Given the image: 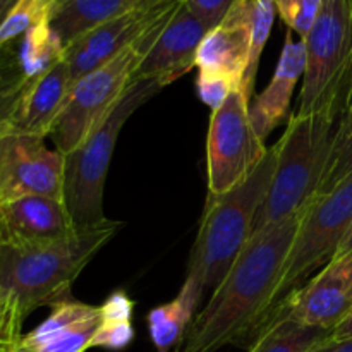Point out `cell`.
Returning a JSON list of instances; mask_svg holds the SVG:
<instances>
[{"label":"cell","instance_id":"obj_1","mask_svg":"<svg viewBox=\"0 0 352 352\" xmlns=\"http://www.w3.org/2000/svg\"><path fill=\"white\" fill-rule=\"evenodd\" d=\"M305 212L250 237L174 352H215L226 346L250 351L254 346L270 315L275 291Z\"/></svg>","mask_w":352,"mask_h":352},{"label":"cell","instance_id":"obj_2","mask_svg":"<svg viewBox=\"0 0 352 352\" xmlns=\"http://www.w3.org/2000/svg\"><path fill=\"white\" fill-rule=\"evenodd\" d=\"M274 168L275 148L272 146L239 186L206 198L184 280L199 302L217 291L253 236L254 220L267 198Z\"/></svg>","mask_w":352,"mask_h":352},{"label":"cell","instance_id":"obj_3","mask_svg":"<svg viewBox=\"0 0 352 352\" xmlns=\"http://www.w3.org/2000/svg\"><path fill=\"white\" fill-rule=\"evenodd\" d=\"M120 227L110 222L34 246L0 244V299L16 305L24 318L38 308L67 301L76 278Z\"/></svg>","mask_w":352,"mask_h":352},{"label":"cell","instance_id":"obj_4","mask_svg":"<svg viewBox=\"0 0 352 352\" xmlns=\"http://www.w3.org/2000/svg\"><path fill=\"white\" fill-rule=\"evenodd\" d=\"M339 116L325 109L289 119L274 144L275 168L267 198L258 210L253 234L305 212L320 195L329 167Z\"/></svg>","mask_w":352,"mask_h":352},{"label":"cell","instance_id":"obj_5","mask_svg":"<svg viewBox=\"0 0 352 352\" xmlns=\"http://www.w3.org/2000/svg\"><path fill=\"white\" fill-rule=\"evenodd\" d=\"M160 89L155 82L134 81L112 112L71 153L64 155V203L78 229L112 222L103 212V191L117 138L129 117Z\"/></svg>","mask_w":352,"mask_h":352},{"label":"cell","instance_id":"obj_6","mask_svg":"<svg viewBox=\"0 0 352 352\" xmlns=\"http://www.w3.org/2000/svg\"><path fill=\"white\" fill-rule=\"evenodd\" d=\"M167 24L164 23L148 31L116 57L74 82L67 105L50 133L58 153H71L112 112L126 89L134 82L138 67Z\"/></svg>","mask_w":352,"mask_h":352},{"label":"cell","instance_id":"obj_7","mask_svg":"<svg viewBox=\"0 0 352 352\" xmlns=\"http://www.w3.org/2000/svg\"><path fill=\"white\" fill-rule=\"evenodd\" d=\"M306 67L298 113L330 109L342 113V93L352 65V0H323L305 38Z\"/></svg>","mask_w":352,"mask_h":352},{"label":"cell","instance_id":"obj_8","mask_svg":"<svg viewBox=\"0 0 352 352\" xmlns=\"http://www.w3.org/2000/svg\"><path fill=\"white\" fill-rule=\"evenodd\" d=\"M351 226L352 172L336 188L325 195H320L302 215L275 291L270 315L291 292L301 287L302 282L313 272L332 261L337 248L340 246Z\"/></svg>","mask_w":352,"mask_h":352},{"label":"cell","instance_id":"obj_9","mask_svg":"<svg viewBox=\"0 0 352 352\" xmlns=\"http://www.w3.org/2000/svg\"><path fill=\"white\" fill-rule=\"evenodd\" d=\"M250 103L239 88L212 112L206 138L208 195H222L239 186L267 155L268 148L251 126Z\"/></svg>","mask_w":352,"mask_h":352},{"label":"cell","instance_id":"obj_10","mask_svg":"<svg viewBox=\"0 0 352 352\" xmlns=\"http://www.w3.org/2000/svg\"><path fill=\"white\" fill-rule=\"evenodd\" d=\"M182 6L184 0H138L129 10L72 41L64 55L72 82L116 57L153 28L168 23Z\"/></svg>","mask_w":352,"mask_h":352},{"label":"cell","instance_id":"obj_11","mask_svg":"<svg viewBox=\"0 0 352 352\" xmlns=\"http://www.w3.org/2000/svg\"><path fill=\"white\" fill-rule=\"evenodd\" d=\"M64 199V155L43 138L7 131L0 138V205L23 196Z\"/></svg>","mask_w":352,"mask_h":352},{"label":"cell","instance_id":"obj_12","mask_svg":"<svg viewBox=\"0 0 352 352\" xmlns=\"http://www.w3.org/2000/svg\"><path fill=\"white\" fill-rule=\"evenodd\" d=\"M351 309L352 256L327 263L320 274L291 292L274 311H282L305 325L333 332Z\"/></svg>","mask_w":352,"mask_h":352},{"label":"cell","instance_id":"obj_13","mask_svg":"<svg viewBox=\"0 0 352 352\" xmlns=\"http://www.w3.org/2000/svg\"><path fill=\"white\" fill-rule=\"evenodd\" d=\"M78 230L64 199L34 195L0 205V244L6 246L57 243Z\"/></svg>","mask_w":352,"mask_h":352},{"label":"cell","instance_id":"obj_14","mask_svg":"<svg viewBox=\"0 0 352 352\" xmlns=\"http://www.w3.org/2000/svg\"><path fill=\"white\" fill-rule=\"evenodd\" d=\"M208 31V26L182 6L143 58L134 74V81L155 82L165 88L188 74L196 67L198 48Z\"/></svg>","mask_w":352,"mask_h":352},{"label":"cell","instance_id":"obj_15","mask_svg":"<svg viewBox=\"0 0 352 352\" xmlns=\"http://www.w3.org/2000/svg\"><path fill=\"white\" fill-rule=\"evenodd\" d=\"M254 0H236L219 26L203 38L196 55L198 72L222 74L243 88L251 48Z\"/></svg>","mask_w":352,"mask_h":352},{"label":"cell","instance_id":"obj_16","mask_svg":"<svg viewBox=\"0 0 352 352\" xmlns=\"http://www.w3.org/2000/svg\"><path fill=\"white\" fill-rule=\"evenodd\" d=\"M102 323V308L74 298L50 306V315L23 336L12 352H86Z\"/></svg>","mask_w":352,"mask_h":352},{"label":"cell","instance_id":"obj_17","mask_svg":"<svg viewBox=\"0 0 352 352\" xmlns=\"http://www.w3.org/2000/svg\"><path fill=\"white\" fill-rule=\"evenodd\" d=\"M72 86L74 82L65 57L43 74L30 79L17 103L9 131L43 140L50 136L67 105Z\"/></svg>","mask_w":352,"mask_h":352},{"label":"cell","instance_id":"obj_18","mask_svg":"<svg viewBox=\"0 0 352 352\" xmlns=\"http://www.w3.org/2000/svg\"><path fill=\"white\" fill-rule=\"evenodd\" d=\"M306 47L299 38L292 40V31H287L280 58L267 88L250 103V119L254 133L261 143L267 141L272 131L287 119L292 93L299 79L305 76Z\"/></svg>","mask_w":352,"mask_h":352},{"label":"cell","instance_id":"obj_19","mask_svg":"<svg viewBox=\"0 0 352 352\" xmlns=\"http://www.w3.org/2000/svg\"><path fill=\"white\" fill-rule=\"evenodd\" d=\"M138 0H60L52 12L50 24L64 47L107 21L120 16Z\"/></svg>","mask_w":352,"mask_h":352},{"label":"cell","instance_id":"obj_20","mask_svg":"<svg viewBox=\"0 0 352 352\" xmlns=\"http://www.w3.org/2000/svg\"><path fill=\"white\" fill-rule=\"evenodd\" d=\"M201 302L182 284L181 291L172 301L157 306L146 315L148 333L157 352H170L177 349L186 337L189 325L198 315Z\"/></svg>","mask_w":352,"mask_h":352},{"label":"cell","instance_id":"obj_21","mask_svg":"<svg viewBox=\"0 0 352 352\" xmlns=\"http://www.w3.org/2000/svg\"><path fill=\"white\" fill-rule=\"evenodd\" d=\"M332 337V330L309 327L274 311L251 352H313Z\"/></svg>","mask_w":352,"mask_h":352},{"label":"cell","instance_id":"obj_22","mask_svg":"<svg viewBox=\"0 0 352 352\" xmlns=\"http://www.w3.org/2000/svg\"><path fill=\"white\" fill-rule=\"evenodd\" d=\"M102 323L91 340V349L122 351L133 342L134 301L124 291H116L102 306Z\"/></svg>","mask_w":352,"mask_h":352},{"label":"cell","instance_id":"obj_23","mask_svg":"<svg viewBox=\"0 0 352 352\" xmlns=\"http://www.w3.org/2000/svg\"><path fill=\"white\" fill-rule=\"evenodd\" d=\"M64 55V43L52 28L50 19H47L31 28L23 36L17 65L28 79H33L62 60Z\"/></svg>","mask_w":352,"mask_h":352},{"label":"cell","instance_id":"obj_24","mask_svg":"<svg viewBox=\"0 0 352 352\" xmlns=\"http://www.w3.org/2000/svg\"><path fill=\"white\" fill-rule=\"evenodd\" d=\"M352 172V93L347 98L344 112L337 122L336 136H333L332 153H330L329 167L323 177L320 195H325L336 188L340 181ZM318 195V196H320Z\"/></svg>","mask_w":352,"mask_h":352},{"label":"cell","instance_id":"obj_25","mask_svg":"<svg viewBox=\"0 0 352 352\" xmlns=\"http://www.w3.org/2000/svg\"><path fill=\"white\" fill-rule=\"evenodd\" d=\"M55 6L57 0H17L0 24V50L23 38L38 23L52 19Z\"/></svg>","mask_w":352,"mask_h":352},{"label":"cell","instance_id":"obj_26","mask_svg":"<svg viewBox=\"0 0 352 352\" xmlns=\"http://www.w3.org/2000/svg\"><path fill=\"white\" fill-rule=\"evenodd\" d=\"M275 16H277V7H275L274 0H254L250 60H248V69L243 85V91L250 102L254 93V85H256V74L258 67H260L261 54H263L265 45H267L268 36H270Z\"/></svg>","mask_w":352,"mask_h":352},{"label":"cell","instance_id":"obj_27","mask_svg":"<svg viewBox=\"0 0 352 352\" xmlns=\"http://www.w3.org/2000/svg\"><path fill=\"white\" fill-rule=\"evenodd\" d=\"M274 2L280 19L287 24L292 33H298L301 40L308 36L323 7V0H274Z\"/></svg>","mask_w":352,"mask_h":352},{"label":"cell","instance_id":"obj_28","mask_svg":"<svg viewBox=\"0 0 352 352\" xmlns=\"http://www.w3.org/2000/svg\"><path fill=\"white\" fill-rule=\"evenodd\" d=\"M30 79L21 72L19 65L16 71L0 72V138L9 131L16 107Z\"/></svg>","mask_w":352,"mask_h":352},{"label":"cell","instance_id":"obj_29","mask_svg":"<svg viewBox=\"0 0 352 352\" xmlns=\"http://www.w3.org/2000/svg\"><path fill=\"white\" fill-rule=\"evenodd\" d=\"M234 89L239 88L234 85V81L226 78V76L212 74V72H198V78H196V91H198L199 100L208 109H212V112L223 105V102L229 98V95Z\"/></svg>","mask_w":352,"mask_h":352},{"label":"cell","instance_id":"obj_30","mask_svg":"<svg viewBox=\"0 0 352 352\" xmlns=\"http://www.w3.org/2000/svg\"><path fill=\"white\" fill-rule=\"evenodd\" d=\"M23 313L10 301L0 299V352H12L23 337Z\"/></svg>","mask_w":352,"mask_h":352},{"label":"cell","instance_id":"obj_31","mask_svg":"<svg viewBox=\"0 0 352 352\" xmlns=\"http://www.w3.org/2000/svg\"><path fill=\"white\" fill-rule=\"evenodd\" d=\"M236 0H184V7L210 30L219 26Z\"/></svg>","mask_w":352,"mask_h":352},{"label":"cell","instance_id":"obj_32","mask_svg":"<svg viewBox=\"0 0 352 352\" xmlns=\"http://www.w3.org/2000/svg\"><path fill=\"white\" fill-rule=\"evenodd\" d=\"M313 352H352V339L332 340L329 339Z\"/></svg>","mask_w":352,"mask_h":352},{"label":"cell","instance_id":"obj_33","mask_svg":"<svg viewBox=\"0 0 352 352\" xmlns=\"http://www.w3.org/2000/svg\"><path fill=\"white\" fill-rule=\"evenodd\" d=\"M332 340H346V339H352V309L349 311V315L339 323V325L333 329Z\"/></svg>","mask_w":352,"mask_h":352},{"label":"cell","instance_id":"obj_34","mask_svg":"<svg viewBox=\"0 0 352 352\" xmlns=\"http://www.w3.org/2000/svg\"><path fill=\"white\" fill-rule=\"evenodd\" d=\"M352 256V226L351 229L347 230L346 237L342 239L340 246L337 248L336 254H333L332 260H342V258H351Z\"/></svg>","mask_w":352,"mask_h":352},{"label":"cell","instance_id":"obj_35","mask_svg":"<svg viewBox=\"0 0 352 352\" xmlns=\"http://www.w3.org/2000/svg\"><path fill=\"white\" fill-rule=\"evenodd\" d=\"M17 0H0V24L3 23V19L7 17V14L12 10V7L16 6Z\"/></svg>","mask_w":352,"mask_h":352},{"label":"cell","instance_id":"obj_36","mask_svg":"<svg viewBox=\"0 0 352 352\" xmlns=\"http://www.w3.org/2000/svg\"><path fill=\"white\" fill-rule=\"evenodd\" d=\"M352 93V65L349 69V74H347V79H346V85H344V93H342V112H344V107H346V102L347 98L351 96ZM342 116V113H340Z\"/></svg>","mask_w":352,"mask_h":352},{"label":"cell","instance_id":"obj_37","mask_svg":"<svg viewBox=\"0 0 352 352\" xmlns=\"http://www.w3.org/2000/svg\"><path fill=\"white\" fill-rule=\"evenodd\" d=\"M57 2H60V0H57Z\"/></svg>","mask_w":352,"mask_h":352},{"label":"cell","instance_id":"obj_38","mask_svg":"<svg viewBox=\"0 0 352 352\" xmlns=\"http://www.w3.org/2000/svg\"><path fill=\"white\" fill-rule=\"evenodd\" d=\"M248 352H251V351H248Z\"/></svg>","mask_w":352,"mask_h":352}]
</instances>
